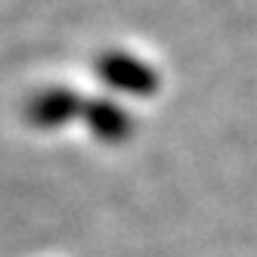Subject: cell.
Returning <instances> with one entry per match:
<instances>
[{
	"label": "cell",
	"instance_id": "obj_2",
	"mask_svg": "<svg viewBox=\"0 0 257 257\" xmlns=\"http://www.w3.org/2000/svg\"><path fill=\"white\" fill-rule=\"evenodd\" d=\"M81 118L102 143H124L134 134V121L127 118V112L112 102V99H87L81 108Z\"/></svg>",
	"mask_w": 257,
	"mask_h": 257
},
{
	"label": "cell",
	"instance_id": "obj_3",
	"mask_svg": "<svg viewBox=\"0 0 257 257\" xmlns=\"http://www.w3.org/2000/svg\"><path fill=\"white\" fill-rule=\"evenodd\" d=\"M84 102L71 93V90H44L28 102V121L38 124V127H59L68 118L81 115Z\"/></svg>",
	"mask_w": 257,
	"mask_h": 257
},
{
	"label": "cell",
	"instance_id": "obj_1",
	"mask_svg": "<svg viewBox=\"0 0 257 257\" xmlns=\"http://www.w3.org/2000/svg\"><path fill=\"white\" fill-rule=\"evenodd\" d=\"M96 75L108 84L121 90V93H131V96H152L161 78L158 71L149 68L143 59L131 56V53H102V56L96 59Z\"/></svg>",
	"mask_w": 257,
	"mask_h": 257
}]
</instances>
